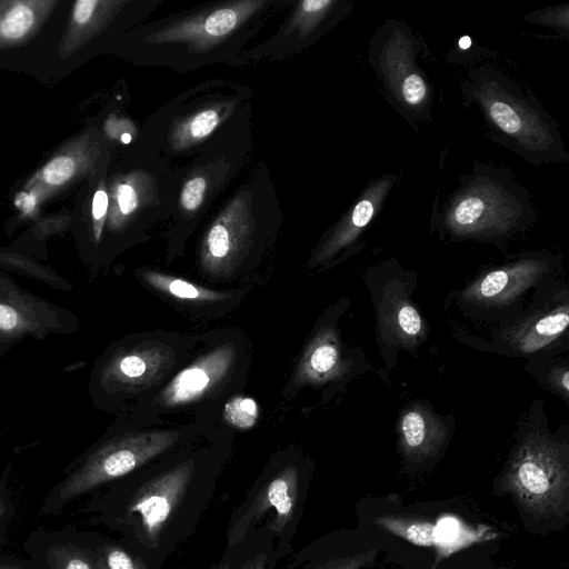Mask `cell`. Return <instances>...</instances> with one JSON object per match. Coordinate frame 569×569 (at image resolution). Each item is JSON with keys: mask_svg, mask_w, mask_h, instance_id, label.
<instances>
[{"mask_svg": "<svg viewBox=\"0 0 569 569\" xmlns=\"http://www.w3.org/2000/svg\"><path fill=\"white\" fill-rule=\"evenodd\" d=\"M460 91L498 144L538 167L569 160L557 122L529 88L525 93L501 71L479 66L468 71Z\"/></svg>", "mask_w": 569, "mask_h": 569, "instance_id": "1", "label": "cell"}, {"mask_svg": "<svg viewBox=\"0 0 569 569\" xmlns=\"http://www.w3.org/2000/svg\"><path fill=\"white\" fill-rule=\"evenodd\" d=\"M443 201L433 202L431 224L452 239L495 240L536 220L527 189L501 167L473 162Z\"/></svg>", "mask_w": 569, "mask_h": 569, "instance_id": "2", "label": "cell"}, {"mask_svg": "<svg viewBox=\"0 0 569 569\" xmlns=\"http://www.w3.org/2000/svg\"><path fill=\"white\" fill-rule=\"evenodd\" d=\"M425 43L410 26L387 18L373 32L368 62L388 103L412 127L431 116L432 88L420 58Z\"/></svg>", "mask_w": 569, "mask_h": 569, "instance_id": "3", "label": "cell"}, {"mask_svg": "<svg viewBox=\"0 0 569 569\" xmlns=\"http://www.w3.org/2000/svg\"><path fill=\"white\" fill-rule=\"evenodd\" d=\"M503 483L532 516L548 518L567 511L568 468L560 447L546 438L532 436L518 447Z\"/></svg>", "mask_w": 569, "mask_h": 569, "instance_id": "4", "label": "cell"}, {"mask_svg": "<svg viewBox=\"0 0 569 569\" xmlns=\"http://www.w3.org/2000/svg\"><path fill=\"white\" fill-rule=\"evenodd\" d=\"M177 440L174 430L132 432L111 439L66 478L58 491L59 501L71 500L133 471L170 449Z\"/></svg>", "mask_w": 569, "mask_h": 569, "instance_id": "5", "label": "cell"}, {"mask_svg": "<svg viewBox=\"0 0 569 569\" xmlns=\"http://www.w3.org/2000/svg\"><path fill=\"white\" fill-rule=\"evenodd\" d=\"M77 319L67 310L31 296L12 279L0 276V353L26 337L43 339L53 332H71Z\"/></svg>", "mask_w": 569, "mask_h": 569, "instance_id": "6", "label": "cell"}, {"mask_svg": "<svg viewBox=\"0 0 569 569\" xmlns=\"http://www.w3.org/2000/svg\"><path fill=\"white\" fill-rule=\"evenodd\" d=\"M192 463H180L148 481L130 505L138 513L142 533L154 543L181 501L192 475Z\"/></svg>", "mask_w": 569, "mask_h": 569, "instance_id": "7", "label": "cell"}, {"mask_svg": "<svg viewBox=\"0 0 569 569\" xmlns=\"http://www.w3.org/2000/svg\"><path fill=\"white\" fill-rule=\"evenodd\" d=\"M397 181L398 176L393 173L371 179L323 240L315 261L325 262L355 247L356 241L383 208Z\"/></svg>", "mask_w": 569, "mask_h": 569, "instance_id": "8", "label": "cell"}, {"mask_svg": "<svg viewBox=\"0 0 569 569\" xmlns=\"http://www.w3.org/2000/svg\"><path fill=\"white\" fill-rule=\"evenodd\" d=\"M298 493V471L293 466H288L266 482L256 493L248 508L231 527L229 545L239 543L249 528L270 510H274V517L269 527L273 532L281 533L293 518Z\"/></svg>", "mask_w": 569, "mask_h": 569, "instance_id": "9", "label": "cell"}, {"mask_svg": "<svg viewBox=\"0 0 569 569\" xmlns=\"http://www.w3.org/2000/svg\"><path fill=\"white\" fill-rule=\"evenodd\" d=\"M172 362V350L149 343L114 353L102 367L99 386L107 392L146 386L167 370Z\"/></svg>", "mask_w": 569, "mask_h": 569, "instance_id": "10", "label": "cell"}, {"mask_svg": "<svg viewBox=\"0 0 569 569\" xmlns=\"http://www.w3.org/2000/svg\"><path fill=\"white\" fill-rule=\"evenodd\" d=\"M236 351L230 345H221L203 355L192 365L178 372L160 393L167 407H177L199 400L230 371Z\"/></svg>", "mask_w": 569, "mask_h": 569, "instance_id": "11", "label": "cell"}, {"mask_svg": "<svg viewBox=\"0 0 569 569\" xmlns=\"http://www.w3.org/2000/svg\"><path fill=\"white\" fill-rule=\"evenodd\" d=\"M251 224L243 203H232L209 228L201 249V266L212 274L230 271L241 256Z\"/></svg>", "mask_w": 569, "mask_h": 569, "instance_id": "12", "label": "cell"}, {"mask_svg": "<svg viewBox=\"0 0 569 569\" xmlns=\"http://www.w3.org/2000/svg\"><path fill=\"white\" fill-rule=\"evenodd\" d=\"M548 270L538 258H525L486 273L463 293L475 303L501 306L511 302L535 284Z\"/></svg>", "mask_w": 569, "mask_h": 569, "instance_id": "13", "label": "cell"}, {"mask_svg": "<svg viewBox=\"0 0 569 569\" xmlns=\"http://www.w3.org/2000/svg\"><path fill=\"white\" fill-rule=\"evenodd\" d=\"M260 4L252 1L232 3L200 17L177 21L160 30L157 39L164 42L212 43L234 31Z\"/></svg>", "mask_w": 569, "mask_h": 569, "instance_id": "14", "label": "cell"}, {"mask_svg": "<svg viewBox=\"0 0 569 569\" xmlns=\"http://www.w3.org/2000/svg\"><path fill=\"white\" fill-rule=\"evenodd\" d=\"M446 433L445 423L422 406L406 409L399 420L400 448L410 460L421 461L433 456Z\"/></svg>", "mask_w": 569, "mask_h": 569, "instance_id": "15", "label": "cell"}, {"mask_svg": "<svg viewBox=\"0 0 569 569\" xmlns=\"http://www.w3.org/2000/svg\"><path fill=\"white\" fill-rule=\"evenodd\" d=\"M342 371L341 350L337 335L331 329L321 330L307 347L297 371V380L323 382Z\"/></svg>", "mask_w": 569, "mask_h": 569, "instance_id": "16", "label": "cell"}, {"mask_svg": "<svg viewBox=\"0 0 569 569\" xmlns=\"http://www.w3.org/2000/svg\"><path fill=\"white\" fill-rule=\"evenodd\" d=\"M568 322V306L563 305L511 328L509 342L523 353L538 351L562 335Z\"/></svg>", "mask_w": 569, "mask_h": 569, "instance_id": "17", "label": "cell"}, {"mask_svg": "<svg viewBox=\"0 0 569 569\" xmlns=\"http://www.w3.org/2000/svg\"><path fill=\"white\" fill-rule=\"evenodd\" d=\"M142 278L152 288L180 300L213 302L228 297L226 293L217 292L188 280L157 271H144Z\"/></svg>", "mask_w": 569, "mask_h": 569, "instance_id": "18", "label": "cell"}, {"mask_svg": "<svg viewBox=\"0 0 569 569\" xmlns=\"http://www.w3.org/2000/svg\"><path fill=\"white\" fill-rule=\"evenodd\" d=\"M375 523L385 530L422 547L438 546L437 525L399 516H381Z\"/></svg>", "mask_w": 569, "mask_h": 569, "instance_id": "19", "label": "cell"}, {"mask_svg": "<svg viewBox=\"0 0 569 569\" xmlns=\"http://www.w3.org/2000/svg\"><path fill=\"white\" fill-rule=\"evenodd\" d=\"M220 122V112L213 108L203 109L179 123L171 141L176 149H184L206 139Z\"/></svg>", "mask_w": 569, "mask_h": 569, "instance_id": "20", "label": "cell"}, {"mask_svg": "<svg viewBox=\"0 0 569 569\" xmlns=\"http://www.w3.org/2000/svg\"><path fill=\"white\" fill-rule=\"evenodd\" d=\"M259 416V405L251 397L236 396L223 407L226 421L240 430L251 429L257 423Z\"/></svg>", "mask_w": 569, "mask_h": 569, "instance_id": "21", "label": "cell"}, {"mask_svg": "<svg viewBox=\"0 0 569 569\" xmlns=\"http://www.w3.org/2000/svg\"><path fill=\"white\" fill-rule=\"evenodd\" d=\"M523 20L557 32L560 39H569V4L561 3L553 7L538 9L523 17Z\"/></svg>", "mask_w": 569, "mask_h": 569, "instance_id": "22", "label": "cell"}, {"mask_svg": "<svg viewBox=\"0 0 569 569\" xmlns=\"http://www.w3.org/2000/svg\"><path fill=\"white\" fill-rule=\"evenodd\" d=\"M33 19V13L26 3H16L0 22L1 37L10 40L21 38L31 28Z\"/></svg>", "mask_w": 569, "mask_h": 569, "instance_id": "23", "label": "cell"}, {"mask_svg": "<svg viewBox=\"0 0 569 569\" xmlns=\"http://www.w3.org/2000/svg\"><path fill=\"white\" fill-rule=\"evenodd\" d=\"M47 557L51 569H96L93 561L71 545L53 547Z\"/></svg>", "mask_w": 569, "mask_h": 569, "instance_id": "24", "label": "cell"}, {"mask_svg": "<svg viewBox=\"0 0 569 569\" xmlns=\"http://www.w3.org/2000/svg\"><path fill=\"white\" fill-rule=\"evenodd\" d=\"M93 563L96 569H147L142 560L116 546L101 548Z\"/></svg>", "mask_w": 569, "mask_h": 569, "instance_id": "25", "label": "cell"}, {"mask_svg": "<svg viewBox=\"0 0 569 569\" xmlns=\"http://www.w3.org/2000/svg\"><path fill=\"white\" fill-rule=\"evenodd\" d=\"M396 323L406 339H416L423 328L419 312L408 303H401L398 307Z\"/></svg>", "mask_w": 569, "mask_h": 569, "instance_id": "26", "label": "cell"}, {"mask_svg": "<svg viewBox=\"0 0 569 569\" xmlns=\"http://www.w3.org/2000/svg\"><path fill=\"white\" fill-rule=\"evenodd\" d=\"M114 200L117 204L118 214L120 217H129L139 207L140 192L133 182L127 181L119 183L114 191Z\"/></svg>", "mask_w": 569, "mask_h": 569, "instance_id": "27", "label": "cell"}, {"mask_svg": "<svg viewBox=\"0 0 569 569\" xmlns=\"http://www.w3.org/2000/svg\"><path fill=\"white\" fill-rule=\"evenodd\" d=\"M207 189V181L203 177L197 176L189 179L180 196V203L184 211L193 212L202 203Z\"/></svg>", "mask_w": 569, "mask_h": 569, "instance_id": "28", "label": "cell"}, {"mask_svg": "<svg viewBox=\"0 0 569 569\" xmlns=\"http://www.w3.org/2000/svg\"><path fill=\"white\" fill-rule=\"evenodd\" d=\"M74 172V162L70 157L62 156L51 160L42 171L43 180L52 186L66 182Z\"/></svg>", "mask_w": 569, "mask_h": 569, "instance_id": "29", "label": "cell"}, {"mask_svg": "<svg viewBox=\"0 0 569 569\" xmlns=\"http://www.w3.org/2000/svg\"><path fill=\"white\" fill-rule=\"evenodd\" d=\"M376 553V550H369L359 555L335 559L317 569H361L373 561Z\"/></svg>", "mask_w": 569, "mask_h": 569, "instance_id": "30", "label": "cell"}, {"mask_svg": "<svg viewBox=\"0 0 569 569\" xmlns=\"http://www.w3.org/2000/svg\"><path fill=\"white\" fill-rule=\"evenodd\" d=\"M108 210V194L103 189L97 190L92 200V218L94 221V238L99 241L101 237L103 220Z\"/></svg>", "mask_w": 569, "mask_h": 569, "instance_id": "31", "label": "cell"}, {"mask_svg": "<svg viewBox=\"0 0 569 569\" xmlns=\"http://www.w3.org/2000/svg\"><path fill=\"white\" fill-rule=\"evenodd\" d=\"M98 1L79 0L74 4L73 18L78 23H86L92 17Z\"/></svg>", "mask_w": 569, "mask_h": 569, "instance_id": "32", "label": "cell"}, {"mask_svg": "<svg viewBox=\"0 0 569 569\" xmlns=\"http://www.w3.org/2000/svg\"><path fill=\"white\" fill-rule=\"evenodd\" d=\"M569 375L568 370L566 368L557 369L555 372L550 375V382L551 385L557 388L560 392H562L565 396L568 395L569 390Z\"/></svg>", "mask_w": 569, "mask_h": 569, "instance_id": "33", "label": "cell"}, {"mask_svg": "<svg viewBox=\"0 0 569 569\" xmlns=\"http://www.w3.org/2000/svg\"><path fill=\"white\" fill-rule=\"evenodd\" d=\"M264 563H266L264 557L263 556H259L256 559H253V560L249 561L248 563H246L242 567V569H266Z\"/></svg>", "mask_w": 569, "mask_h": 569, "instance_id": "34", "label": "cell"}, {"mask_svg": "<svg viewBox=\"0 0 569 569\" xmlns=\"http://www.w3.org/2000/svg\"><path fill=\"white\" fill-rule=\"evenodd\" d=\"M34 207V200L31 196L27 194L24 200V211H30Z\"/></svg>", "mask_w": 569, "mask_h": 569, "instance_id": "35", "label": "cell"}, {"mask_svg": "<svg viewBox=\"0 0 569 569\" xmlns=\"http://www.w3.org/2000/svg\"><path fill=\"white\" fill-rule=\"evenodd\" d=\"M121 140L123 143H129L131 141V137L129 133H123Z\"/></svg>", "mask_w": 569, "mask_h": 569, "instance_id": "36", "label": "cell"}, {"mask_svg": "<svg viewBox=\"0 0 569 569\" xmlns=\"http://www.w3.org/2000/svg\"><path fill=\"white\" fill-rule=\"evenodd\" d=\"M6 506L3 503V500L0 497V516L4 512Z\"/></svg>", "mask_w": 569, "mask_h": 569, "instance_id": "37", "label": "cell"}, {"mask_svg": "<svg viewBox=\"0 0 569 569\" xmlns=\"http://www.w3.org/2000/svg\"><path fill=\"white\" fill-rule=\"evenodd\" d=\"M0 569H20V568L13 567V566H0Z\"/></svg>", "mask_w": 569, "mask_h": 569, "instance_id": "38", "label": "cell"}, {"mask_svg": "<svg viewBox=\"0 0 569 569\" xmlns=\"http://www.w3.org/2000/svg\"><path fill=\"white\" fill-rule=\"evenodd\" d=\"M213 569H229V566L224 563V565H220Z\"/></svg>", "mask_w": 569, "mask_h": 569, "instance_id": "39", "label": "cell"}]
</instances>
